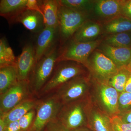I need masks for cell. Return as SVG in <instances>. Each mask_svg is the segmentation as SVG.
Here are the masks:
<instances>
[{"label": "cell", "mask_w": 131, "mask_h": 131, "mask_svg": "<svg viewBox=\"0 0 131 131\" xmlns=\"http://www.w3.org/2000/svg\"><path fill=\"white\" fill-rule=\"evenodd\" d=\"M34 97L30 91L28 81L18 80L0 95V115L6 113L24 101Z\"/></svg>", "instance_id": "10"}, {"label": "cell", "mask_w": 131, "mask_h": 131, "mask_svg": "<svg viewBox=\"0 0 131 131\" xmlns=\"http://www.w3.org/2000/svg\"><path fill=\"white\" fill-rule=\"evenodd\" d=\"M88 17L89 13L71 9L59 3L58 17L60 43L63 45L72 38L80 27L88 19Z\"/></svg>", "instance_id": "6"}, {"label": "cell", "mask_w": 131, "mask_h": 131, "mask_svg": "<svg viewBox=\"0 0 131 131\" xmlns=\"http://www.w3.org/2000/svg\"><path fill=\"white\" fill-rule=\"evenodd\" d=\"M3 131H20L19 121L10 122L7 124Z\"/></svg>", "instance_id": "33"}, {"label": "cell", "mask_w": 131, "mask_h": 131, "mask_svg": "<svg viewBox=\"0 0 131 131\" xmlns=\"http://www.w3.org/2000/svg\"><path fill=\"white\" fill-rule=\"evenodd\" d=\"M42 131H73L64 126L57 118L49 122Z\"/></svg>", "instance_id": "30"}, {"label": "cell", "mask_w": 131, "mask_h": 131, "mask_svg": "<svg viewBox=\"0 0 131 131\" xmlns=\"http://www.w3.org/2000/svg\"><path fill=\"white\" fill-rule=\"evenodd\" d=\"M87 127L92 131H114L111 117L93 102L91 97L87 106Z\"/></svg>", "instance_id": "11"}, {"label": "cell", "mask_w": 131, "mask_h": 131, "mask_svg": "<svg viewBox=\"0 0 131 131\" xmlns=\"http://www.w3.org/2000/svg\"><path fill=\"white\" fill-rule=\"evenodd\" d=\"M62 105L52 95L38 99L36 114L28 131H42L49 122L57 118Z\"/></svg>", "instance_id": "9"}, {"label": "cell", "mask_w": 131, "mask_h": 131, "mask_svg": "<svg viewBox=\"0 0 131 131\" xmlns=\"http://www.w3.org/2000/svg\"><path fill=\"white\" fill-rule=\"evenodd\" d=\"M125 91L131 93V72L126 84Z\"/></svg>", "instance_id": "35"}, {"label": "cell", "mask_w": 131, "mask_h": 131, "mask_svg": "<svg viewBox=\"0 0 131 131\" xmlns=\"http://www.w3.org/2000/svg\"><path fill=\"white\" fill-rule=\"evenodd\" d=\"M5 126L6 124L4 120L2 118H0V131H4Z\"/></svg>", "instance_id": "37"}, {"label": "cell", "mask_w": 131, "mask_h": 131, "mask_svg": "<svg viewBox=\"0 0 131 131\" xmlns=\"http://www.w3.org/2000/svg\"><path fill=\"white\" fill-rule=\"evenodd\" d=\"M20 23L28 30L37 33L40 32L45 27L42 15L26 8L16 15L9 23Z\"/></svg>", "instance_id": "15"}, {"label": "cell", "mask_w": 131, "mask_h": 131, "mask_svg": "<svg viewBox=\"0 0 131 131\" xmlns=\"http://www.w3.org/2000/svg\"><path fill=\"white\" fill-rule=\"evenodd\" d=\"M102 31L108 35L131 31V20L122 16L104 23Z\"/></svg>", "instance_id": "22"}, {"label": "cell", "mask_w": 131, "mask_h": 131, "mask_svg": "<svg viewBox=\"0 0 131 131\" xmlns=\"http://www.w3.org/2000/svg\"><path fill=\"white\" fill-rule=\"evenodd\" d=\"M131 70L127 66L119 68L108 81V84L114 88L119 94L125 91V86Z\"/></svg>", "instance_id": "23"}, {"label": "cell", "mask_w": 131, "mask_h": 131, "mask_svg": "<svg viewBox=\"0 0 131 131\" xmlns=\"http://www.w3.org/2000/svg\"><path fill=\"white\" fill-rule=\"evenodd\" d=\"M16 59L13 50L5 38L0 40V68L16 65Z\"/></svg>", "instance_id": "25"}, {"label": "cell", "mask_w": 131, "mask_h": 131, "mask_svg": "<svg viewBox=\"0 0 131 131\" xmlns=\"http://www.w3.org/2000/svg\"><path fill=\"white\" fill-rule=\"evenodd\" d=\"M38 99L36 97L29 98L20 103L6 113L0 115L6 125L10 122L19 121L29 111L35 108Z\"/></svg>", "instance_id": "18"}, {"label": "cell", "mask_w": 131, "mask_h": 131, "mask_svg": "<svg viewBox=\"0 0 131 131\" xmlns=\"http://www.w3.org/2000/svg\"><path fill=\"white\" fill-rule=\"evenodd\" d=\"M73 131H92L87 126H83L75 129Z\"/></svg>", "instance_id": "36"}, {"label": "cell", "mask_w": 131, "mask_h": 131, "mask_svg": "<svg viewBox=\"0 0 131 131\" xmlns=\"http://www.w3.org/2000/svg\"><path fill=\"white\" fill-rule=\"evenodd\" d=\"M102 31V26L98 21L88 19L75 33L71 41L89 42L96 40Z\"/></svg>", "instance_id": "17"}, {"label": "cell", "mask_w": 131, "mask_h": 131, "mask_svg": "<svg viewBox=\"0 0 131 131\" xmlns=\"http://www.w3.org/2000/svg\"><path fill=\"white\" fill-rule=\"evenodd\" d=\"M85 68L81 64L74 61L58 62L50 78L39 92L37 98L40 99L49 96L74 78L87 74Z\"/></svg>", "instance_id": "1"}, {"label": "cell", "mask_w": 131, "mask_h": 131, "mask_svg": "<svg viewBox=\"0 0 131 131\" xmlns=\"http://www.w3.org/2000/svg\"><path fill=\"white\" fill-rule=\"evenodd\" d=\"M122 14L131 20V0H122Z\"/></svg>", "instance_id": "31"}, {"label": "cell", "mask_w": 131, "mask_h": 131, "mask_svg": "<svg viewBox=\"0 0 131 131\" xmlns=\"http://www.w3.org/2000/svg\"><path fill=\"white\" fill-rule=\"evenodd\" d=\"M114 131H131V124L125 122L118 115L111 117Z\"/></svg>", "instance_id": "29"}, {"label": "cell", "mask_w": 131, "mask_h": 131, "mask_svg": "<svg viewBox=\"0 0 131 131\" xmlns=\"http://www.w3.org/2000/svg\"><path fill=\"white\" fill-rule=\"evenodd\" d=\"M103 40L96 39L89 42H77L71 40L66 46L59 49L58 62L72 61L86 67L90 56L102 43Z\"/></svg>", "instance_id": "7"}, {"label": "cell", "mask_w": 131, "mask_h": 131, "mask_svg": "<svg viewBox=\"0 0 131 131\" xmlns=\"http://www.w3.org/2000/svg\"><path fill=\"white\" fill-rule=\"evenodd\" d=\"M86 68L91 78L107 83L118 69L112 60L97 49L89 58Z\"/></svg>", "instance_id": "8"}, {"label": "cell", "mask_w": 131, "mask_h": 131, "mask_svg": "<svg viewBox=\"0 0 131 131\" xmlns=\"http://www.w3.org/2000/svg\"><path fill=\"white\" fill-rule=\"evenodd\" d=\"M91 81L90 95L93 102L110 117L118 115L119 93L108 83L91 78Z\"/></svg>", "instance_id": "4"}, {"label": "cell", "mask_w": 131, "mask_h": 131, "mask_svg": "<svg viewBox=\"0 0 131 131\" xmlns=\"http://www.w3.org/2000/svg\"><path fill=\"white\" fill-rule=\"evenodd\" d=\"M91 88V78L87 74L74 78L50 95L63 105L89 96Z\"/></svg>", "instance_id": "3"}, {"label": "cell", "mask_w": 131, "mask_h": 131, "mask_svg": "<svg viewBox=\"0 0 131 131\" xmlns=\"http://www.w3.org/2000/svg\"><path fill=\"white\" fill-rule=\"evenodd\" d=\"M61 5L79 12L89 13L93 10L95 1L89 0H60Z\"/></svg>", "instance_id": "26"}, {"label": "cell", "mask_w": 131, "mask_h": 131, "mask_svg": "<svg viewBox=\"0 0 131 131\" xmlns=\"http://www.w3.org/2000/svg\"><path fill=\"white\" fill-rule=\"evenodd\" d=\"M28 0H1L0 15L10 23L12 19L26 8Z\"/></svg>", "instance_id": "20"}, {"label": "cell", "mask_w": 131, "mask_h": 131, "mask_svg": "<svg viewBox=\"0 0 131 131\" xmlns=\"http://www.w3.org/2000/svg\"><path fill=\"white\" fill-rule=\"evenodd\" d=\"M43 13L45 27L59 26L58 11L59 3L57 0L38 1Z\"/></svg>", "instance_id": "19"}, {"label": "cell", "mask_w": 131, "mask_h": 131, "mask_svg": "<svg viewBox=\"0 0 131 131\" xmlns=\"http://www.w3.org/2000/svg\"><path fill=\"white\" fill-rule=\"evenodd\" d=\"M122 0L95 1L93 10L95 15L105 23L122 16Z\"/></svg>", "instance_id": "14"}, {"label": "cell", "mask_w": 131, "mask_h": 131, "mask_svg": "<svg viewBox=\"0 0 131 131\" xmlns=\"http://www.w3.org/2000/svg\"><path fill=\"white\" fill-rule=\"evenodd\" d=\"M118 115L124 122L131 124V110Z\"/></svg>", "instance_id": "34"}, {"label": "cell", "mask_w": 131, "mask_h": 131, "mask_svg": "<svg viewBox=\"0 0 131 131\" xmlns=\"http://www.w3.org/2000/svg\"><path fill=\"white\" fill-rule=\"evenodd\" d=\"M59 49L57 45L36 63L28 81L30 91L34 97L37 98L50 78L58 63Z\"/></svg>", "instance_id": "2"}, {"label": "cell", "mask_w": 131, "mask_h": 131, "mask_svg": "<svg viewBox=\"0 0 131 131\" xmlns=\"http://www.w3.org/2000/svg\"><path fill=\"white\" fill-rule=\"evenodd\" d=\"M118 108L119 114L131 110V93L124 91L119 94Z\"/></svg>", "instance_id": "27"}, {"label": "cell", "mask_w": 131, "mask_h": 131, "mask_svg": "<svg viewBox=\"0 0 131 131\" xmlns=\"http://www.w3.org/2000/svg\"><path fill=\"white\" fill-rule=\"evenodd\" d=\"M91 98H86L62 105L57 118L67 129L73 131L87 126V108Z\"/></svg>", "instance_id": "5"}, {"label": "cell", "mask_w": 131, "mask_h": 131, "mask_svg": "<svg viewBox=\"0 0 131 131\" xmlns=\"http://www.w3.org/2000/svg\"><path fill=\"white\" fill-rule=\"evenodd\" d=\"M18 81L16 65H9L0 68V95Z\"/></svg>", "instance_id": "21"}, {"label": "cell", "mask_w": 131, "mask_h": 131, "mask_svg": "<svg viewBox=\"0 0 131 131\" xmlns=\"http://www.w3.org/2000/svg\"><path fill=\"white\" fill-rule=\"evenodd\" d=\"M127 66H128V68L131 70V61L130 62V63H129V64H128V65H127Z\"/></svg>", "instance_id": "38"}, {"label": "cell", "mask_w": 131, "mask_h": 131, "mask_svg": "<svg viewBox=\"0 0 131 131\" xmlns=\"http://www.w3.org/2000/svg\"><path fill=\"white\" fill-rule=\"evenodd\" d=\"M103 41L113 47L131 48V31L108 35Z\"/></svg>", "instance_id": "24"}, {"label": "cell", "mask_w": 131, "mask_h": 131, "mask_svg": "<svg viewBox=\"0 0 131 131\" xmlns=\"http://www.w3.org/2000/svg\"><path fill=\"white\" fill-rule=\"evenodd\" d=\"M97 48L112 60L118 68L127 66L131 61V48L113 47L102 42Z\"/></svg>", "instance_id": "16"}, {"label": "cell", "mask_w": 131, "mask_h": 131, "mask_svg": "<svg viewBox=\"0 0 131 131\" xmlns=\"http://www.w3.org/2000/svg\"><path fill=\"white\" fill-rule=\"evenodd\" d=\"M26 8L28 10L39 12L43 16V13L39 5L38 1L28 0L26 6Z\"/></svg>", "instance_id": "32"}, {"label": "cell", "mask_w": 131, "mask_h": 131, "mask_svg": "<svg viewBox=\"0 0 131 131\" xmlns=\"http://www.w3.org/2000/svg\"><path fill=\"white\" fill-rule=\"evenodd\" d=\"M36 63L35 46L30 43H27L24 46L21 54L16 59L18 80L28 81Z\"/></svg>", "instance_id": "13"}, {"label": "cell", "mask_w": 131, "mask_h": 131, "mask_svg": "<svg viewBox=\"0 0 131 131\" xmlns=\"http://www.w3.org/2000/svg\"><path fill=\"white\" fill-rule=\"evenodd\" d=\"M36 114L35 108L27 113L19 121L20 131H28L32 124Z\"/></svg>", "instance_id": "28"}, {"label": "cell", "mask_w": 131, "mask_h": 131, "mask_svg": "<svg viewBox=\"0 0 131 131\" xmlns=\"http://www.w3.org/2000/svg\"><path fill=\"white\" fill-rule=\"evenodd\" d=\"M38 34L35 46L37 62L57 45L59 27H45Z\"/></svg>", "instance_id": "12"}]
</instances>
